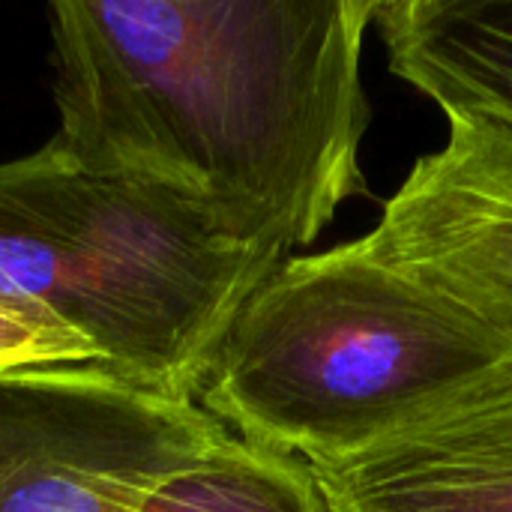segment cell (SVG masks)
<instances>
[{"instance_id": "cell-1", "label": "cell", "mask_w": 512, "mask_h": 512, "mask_svg": "<svg viewBox=\"0 0 512 512\" xmlns=\"http://www.w3.org/2000/svg\"><path fill=\"white\" fill-rule=\"evenodd\" d=\"M378 3H51V141L90 174L201 198L255 243L309 246L366 186Z\"/></svg>"}, {"instance_id": "cell-2", "label": "cell", "mask_w": 512, "mask_h": 512, "mask_svg": "<svg viewBox=\"0 0 512 512\" xmlns=\"http://www.w3.org/2000/svg\"><path fill=\"white\" fill-rule=\"evenodd\" d=\"M512 363L450 297L357 243L285 258L237 312L198 405L306 465L351 459Z\"/></svg>"}, {"instance_id": "cell-3", "label": "cell", "mask_w": 512, "mask_h": 512, "mask_svg": "<svg viewBox=\"0 0 512 512\" xmlns=\"http://www.w3.org/2000/svg\"><path fill=\"white\" fill-rule=\"evenodd\" d=\"M285 252L213 204L78 168L54 141L0 162V294L81 327L108 372L195 402L246 300Z\"/></svg>"}, {"instance_id": "cell-4", "label": "cell", "mask_w": 512, "mask_h": 512, "mask_svg": "<svg viewBox=\"0 0 512 512\" xmlns=\"http://www.w3.org/2000/svg\"><path fill=\"white\" fill-rule=\"evenodd\" d=\"M357 249L450 297L512 345V126L453 114Z\"/></svg>"}, {"instance_id": "cell-5", "label": "cell", "mask_w": 512, "mask_h": 512, "mask_svg": "<svg viewBox=\"0 0 512 512\" xmlns=\"http://www.w3.org/2000/svg\"><path fill=\"white\" fill-rule=\"evenodd\" d=\"M0 512H330L303 459L228 435L138 462H27L0 477Z\"/></svg>"}, {"instance_id": "cell-6", "label": "cell", "mask_w": 512, "mask_h": 512, "mask_svg": "<svg viewBox=\"0 0 512 512\" xmlns=\"http://www.w3.org/2000/svg\"><path fill=\"white\" fill-rule=\"evenodd\" d=\"M309 468L330 512H512V363L405 432Z\"/></svg>"}, {"instance_id": "cell-7", "label": "cell", "mask_w": 512, "mask_h": 512, "mask_svg": "<svg viewBox=\"0 0 512 512\" xmlns=\"http://www.w3.org/2000/svg\"><path fill=\"white\" fill-rule=\"evenodd\" d=\"M231 432L195 402H174L102 366L0 378V477L39 462H138L195 453Z\"/></svg>"}, {"instance_id": "cell-8", "label": "cell", "mask_w": 512, "mask_h": 512, "mask_svg": "<svg viewBox=\"0 0 512 512\" xmlns=\"http://www.w3.org/2000/svg\"><path fill=\"white\" fill-rule=\"evenodd\" d=\"M390 69L444 108L512 126V0H384Z\"/></svg>"}, {"instance_id": "cell-9", "label": "cell", "mask_w": 512, "mask_h": 512, "mask_svg": "<svg viewBox=\"0 0 512 512\" xmlns=\"http://www.w3.org/2000/svg\"><path fill=\"white\" fill-rule=\"evenodd\" d=\"M105 366L102 348L60 312L0 294V378L45 369Z\"/></svg>"}]
</instances>
